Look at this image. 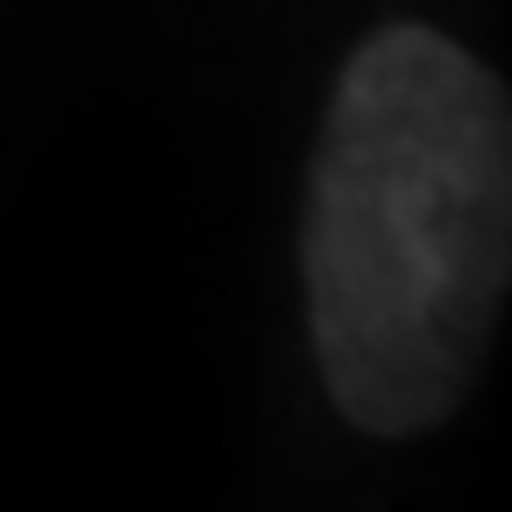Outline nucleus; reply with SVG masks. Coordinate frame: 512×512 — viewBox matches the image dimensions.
I'll return each instance as SVG.
<instances>
[{"instance_id": "obj_1", "label": "nucleus", "mask_w": 512, "mask_h": 512, "mask_svg": "<svg viewBox=\"0 0 512 512\" xmlns=\"http://www.w3.org/2000/svg\"><path fill=\"white\" fill-rule=\"evenodd\" d=\"M306 335L356 434L456 420L512 278V107L456 36L370 29L306 178Z\"/></svg>"}]
</instances>
